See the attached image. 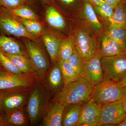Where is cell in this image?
Masks as SVG:
<instances>
[{"instance_id":"cell-1","label":"cell","mask_w":126,"mask_h":126,"mask_svg":"<svg viewBox=\"0 0 126 126\" xmlns=\"http://www.w3.org/2000/svg\"><path fill=\"white\" fill-rule=\"evenodd\" d=\"M94 86L83 77L64 84L56 97L55 102L65 107L73 104H83L92 98Z\"/></svg>"},{"instance_id":"cell-2","label":"cell","mask_w":126,"mask_h":126,"mask_svg":"<svg viewBox=\"0 0 126 126\" xmlns=\"http://www.w3.org/2000/svg\"><path fill=\"white\" fill-rule=\"evenodd\" d=\"M126 97V86L118 82L104 79L94 86L92 98L102 105Z\"/></svg>"},{"instance_id":"cell-3","label":"cell","mask_w":126,"mask_h":126,"mask_svg":"<svg viewBox=\"0 0 126 126\" xmlns=\"http://www.w3.org/2000/svg\"><path fill=\"white\" fill-rule=\"evenodd\" d=\"M74 37L75 50L83 62L99 53V48L95 39L85 29H77L75 32Z\"/></svg>"},{"instance_id":"cell-4","label":"cell","mask_w":126,"mask_h":126,"mask_svg":"<svg viewBox=\"0 0 126 126\" xmlns=\"http://www.w3.org/2000/svg\"><path fill=\"white\" fill-rule=\"evenodd\" d=\"M101 64L104 79L118 82L126 73V53L102 57Z\"/></svg>"},{"instance_id":"cell-5","label":"cell","mask_w":126,"mask_h":126,"mask_svg":"<svg viewBox=\"0 0 126 126\" xmlns=\"http://www.w3.org/2000/svg\"><path fill=\"white\" fill-rule=\"evenodd\" d=\"M126 98L103 105L97 126H117L126 117L124 109Z\"/></svg>"},{"instance_id":"cell-6","label":"cell","mask_w":126,"mask_h":126,"mask_svg":"<svg viewBox=\"0 0 126 126\" xmlns=\"http://www.w3.org/2000/svg\"><path fill=\"white\" fill-rule=\"evenodd\" d=\"M4 9L0 13V30L7 34L34 40V37L28 33L24 26L8 9Z\"/></svg>"},{"instance_id":"cell-7","label":"cell","mask_w":126,"mask_h":126,"mask_svg":"<svg viewBox=\"0 0 126 126\" xmlns=\"http://www.w3.org/2000/svg\"><path fill=\"white\" fill-rule=\"evenodd\" d=\"M45 93L40 87L35 88L30 95L27 105V111L32 125L40 119L45 110L46 98Z\"/></svg>"},{"instance_id":"cell-8","label":"cell","mask_w":126,"mask_h":126,"mask_svg":"<svg viewBox=\"0 0 126 126\" xmlns=\"http://www.w3.org/2000/svg\"><path fill=\"white\" fill-rule=\"evenodd\" d=\"M24 43L36 72L42 76L49 66L44 52L38 44L31 40H25Z\"/></svg>"},{"instance_id":"cell-9","label":"cell","mask_w":126,"mask_h":126,"mask_svg":"<svg viewBox=\"0 0 126 126\" xmlns=\"http://www.w3.org/2000/svg\"><path fill=\"white\" fill-rule=\"evenodd\" d=\"M102 56L99 52L87 61L83 62L82 77L93 86H96L104 79L101 64Z\"/></svg>"},{"instance_id":"cell-10","label":"cell","mask_w":126,"mask_h":126,"mask_svg":"<svg viewBox=\"0 0 126 126\" xmlns=\"http://www.w3.org/2000/svg\"><path fill=\"white\" fill-rule=\"evenodd\" d=\"M102 106L92 98L84 104L76 126H97Z\"/></svg>"},{"instance_id":"cell-11","label":"cell","mask_w":126,"mask_h":126,"mask_svg":"<svg viewBox=\"0 0 126 126\" xmlns=\"http://www.w3.org/2000/svg\"><path fill=\"white\" fill-rule=\"evenodd\" d=\"M12 90L1 91L0 108L6 113L21 108L25 100L24 94Z\"/></svg>"},{"instance_id":"cell-12","label":"cell","mask_w":126,"mask_h":126,"mask_svg":"<svg viewBox=\"0 0 126 126\" xmlns=\"http://www.w3.org/2000/svg\"><path fill=\"white\" fill-rule=\"evenodd\" d=\"M31 84L30 80L24 74L16 75L0 71V90L26 87Z\"/></svg>"},{"instance_id":"cell-13","label":"cell","mask_w":126,"mask_h":126,"mask_svg":"<svg viewBox=\"0 0 126 126\" xmlns=\"http://www.w3.org/2000/svg\"><path fill=\"white\" fill-rule=\"evenodd\" d=\"M65 107L58 102L50 104L44 114L42 126H62L63 115Z\"/></svg>"},{"instance_id":"cell-14","label":"cell","mask_w":126,"mask_h":126,"mask_svg":"<svg viewBox=\"0 0 126 126\" xmlns=\"http://www.w3.org/2000/svg\"><path fill=\"white\" fill-rule=\"evenodd\" d=\"M99 52L102 57H106L126 53V49L117 41L106 33L102 37Z\"/></svg>"},{"instance_id":"cell-15","label":"cell","mask_w":126,"mask_h":126,"mask_svg":"<svg viewBox=\"0 0 126 126\" xmlns=\"http://www.w3.org/2000/svg\"><path fill=\"white\" fill-rule=\"evenodd\" d=\"M110 20L109 28L126 29V0H122L114 9Z\"/></svg>"},{"instance_id":"cell-16","label":"cell","mask_w":126,"mask_h":126,"mask_svg":"<svg viewBox=\"0 0 126 126\" xmlns=\"http://www.w3.org/2000/svg\"><path fill=\"white\" fill-rule=\"evenodd\" d=\"M0 52L4 54L27 56L19 43L12 38L4 35H0Z\"/></svg>"},{"instance_id":"cell-17","label":"cell","mask_w":126,"mask_h":126,"mask_svg":"<svg viewBox=\"0 0 126 126\" xmlns=\"http://www.w3.org/2000/svg\"><path fill=\"white\" fill-rule=\"evenodd\" d=\"M83 15L88 24L95 31H101L102 24L98 20L92 4L88 0H83Z\"/></svg>"},{"instance_id":"cell-18","label":"cell","mask_w":126,"mask_h":126,"mask_svg":"<svg viewBox=\"0 0 126 126\" xmlns=\"http://www.w3.org/2000/svg\"><path fill=\"white\" fill-rule=\"evenodd\" d=\"M47 84L50 90L56 92L64 83L63 74L58 62L56 61L49 70L47 77Z\"/></svg>"},{"instance_id":"cell-19","label":"cell","mask_w":126,"mask_h":126,"mask_svg":"<svg viewBox=\"0 0 126 126\" xmlns=\"http://www.w3.org/2000/svg\"><path fill=\"white\" fill-rule=\"evenodd\" d=\"M83 104H73L66 107L67 108L64 112L62 126H76L79 120Z\"/></svg>"},{"instance_id":"cell-20","label":"cell","mask_w":126,"mask_h":126,"mask_svg":"<svg viewBox=\"0 0 126 126\" xmlns=\"http://www.w3.org/2000/svg\"><path fill=\"white\" fill-rule=\"evenodd\" d=\"M42 40L51 61L55 63L58 60V54L61 40L52 34H44Z\"/></svg>"},{"instance_id":"cell-21","label":"cell","mask_w":126,"mask_h":126,"mask_svg":"<svg viewBox=\"0 0 126 126\" xmlns=\"http://www.w3.org/2000/svg\"><path fill=\"white\" fill-rule=\"evenodd\" d=\"M4 54L24 73L32 74L36 72L31 60L27 56L7 53Z\"/></svg>"},{"instance_id":"cell-22","label":"cell","mask_w":126,"mask_h":126,"mask_svg":"<svg viewBox=\"0 0 126 126\" xmlns=\"http://www.w3.org/2000/svg\"><path fill=\"white\" fill-rule=\"evenodd\" d=\"M75 50L74 36L70 35L66 38L61 40L57 61H68Z\"/></svg>"},{"instance_id":"cell-23","label":"cell","mask_w":126,"mask_h":126,"mask_svg":"<svg viewBox=\"0 0 126 126\" xmlns=\"http://www.w3.org/2000/svg\"><path fill=\"white\" fill-rule=\"evenodd\" d=\"M45 18L48 24L53 28L61 30L65 27V20L63 16L53 6H50L47 8Z\"/></svg>"},{"instance_id":"cell-24","label":"cell","mask_w":126,"mask_h":126,"mask_svg":"<svg viewBox=\"0 0 126 126\" xmlns=\"http://www.w3.org/2000/svg\"><path fill=\"white\" fill-rule=\"evenodd\" d=\"M6 113L3 125L22 126L26 123V118L21 108Z\"/></svg>"},{"instance_id":"cell-25","label":"cell","mask_w":126,"mask_h":126,"mask_svg":"<svg viewBox=\"0 0 126 126\" xmlns=\"http://www.w3.org/2000/svg\"><path fill=\"white\" fill-rule=\"evenodd\" d=\"M57 61L61 69L64 84L75 81L81 77L74 70L68 61Z\"/></svg>"},{"instance_id":"cell-26","label":"cell","mask_w":126,"mask_h":126,"mask_svg":"<svg viewBox=\"0 0 126 126\" xmlns=\"http://www.w3.org/2000/svg\"><path fill=\"white\" fill-rule=\"evenodd\" d=\"M9 10L13 15L18 18L28 20H36L38 17L31 9L26 6H19L13 10Z\"/></svg>"},{"instance_id":"cell-27","label":"cell","mask_w":126,"mask_h":126,"mask_svg":"<svg viewBox=\"0 0 126 126\" xmlns=\"http://www.w3.org/2000/svg\"><path fill=\"white\" fill-rule=\"evenodd\" d=\"M18 20L24 26L28 33L34 37L39 35L42 33V25L36 20H28L18 18Z\"/></svg>"},{"instance_id":"cell-28","label":"cell","mask_w":126,"mask_h":126,"mask_svg":"<svg viewBox=\"0 0 126 126\" xmlns=\"http://www.w3.org/2000/svg\"><path fill=\"white\" fill-rule=\"evenodd\" d=\"M0 63L5 71L12 74L21 75L24 73L2 52H0Z\"/></svg>"},{"instance_id":"cell-29","label":"cell","mask_w":126,"mask_h":126,"mask_svg":"<svg viewBox=\"0 0 126 126\" xmlns=\"http://www.w3.org/2000/svg\"><path fill=\"white\" fill-rule=\"evenodd\" d=\"M106 33L117 41L126 49V29L109 27Z\"/></svg>"},{"instance_id":"cell-30","label":"cell","mask_w":126,"mask_h":126,"mask_svg":"<svg viewBox=\"0 0 126 126\" xmlns=\"http://www.w3.org/2000/svg\"><path fill=\"white\" fill-rule=\"evenodd\" d=\"M93 6L95 11L101 17L108 21L110 20L114 10L111 6L104 1L100 4Z\"/></svg>"},{"instance_id":"cell-31","label":"cell","mask_w":126,"mask_h":126,"mask_svg":"<svg viewBox=\"0 0 126 126\" xmlns=\"http://www.w3.org/2000/svg\"><path fill=\"white\" fill-rule=\"evenodd\" d=\"M68 61L76 72L80 76H82L83 61L75 49Z\"/></svg>"},{"instance_id":"cell-32","label":"cell","mask_w":126,"mask_h":126,"mask_svg":"<svg viewBox=\"0 0 126 126\" xmlns=\"http://www.w3.org/2000/svg\"><path fill=\"white\" fill-rule=\"evenodd\" d=\"M26 0H0L1 5L8 10L16 9L24 4Z\"/></svg>"},{"instance_id":"cell-33","label":"cell","mask_w":126,"mask_h":126,"mask_svg":"<svg viewBox=\"0 0 126 126\" xmlns=\"http://www.w3.org/2000/svg\"><path fill=\"white\" fill-rule=\"evenodd\" d=\"M104 1L111 6L113 9H115L117 5L122 0H104Z\"/></svg>"},{"instance_id":"cell-34","label":"cell","mask_w":126,"mask_h":126,"mask_svg":"<svg viewBox=\"0 0 126 126\" xmlns=\"http://www.w3.org/2000/svg\"><path fill=\"white\" fill-rule=\"evenodd\" d=\"M61 2L66 5L71 6L77 2L78 0H60Z\"/></svg>"},{"instance_id":"cell-35","label":"cell","mask_w":126,"mask_h":126,"mask_svg":"<svg viewBox=\"0 0 126 126\" xmlns=\"http://www.w3.org/2000/svg\"><path fill=\"white\" fill-rule=\"evenodd\" d=\"M89 2L92 4L93 5H97L104 2V0H88Z\"/></svg>"},{"instance_id":"cell-36","label":"cell","mask_w":126,"mask_h":126,"mask_svg":"<svg viewBox=\"0 0 126 126\" xmlns=\"http://www.w3.org/2000/svg\"><path fill=\"white\" fill-rule=\"evenodd\" d=\"M118 82L123 85H126V73Z\"/></svg>"},{"instance_id":"cell-37","label":"cell","mask_w":126,"mask_h":126,"mask_svg":"<svg viewBox=\"0 0 126 126\" xmlns=\"http://www.w3.org/2000/svg\"><path fill=\"white\" fill-rule=\"evenodd\" d=\"M117 126H126V117Z\"/></svg>"},{"instance_id":"cell-38","label":"cell","mask_w":126,"mask_h":126,"mask_svg":"<svg viewBox=\"0 0 126 126\" xmlns=\"http://www.w3.org/2000/svg\"><path fill=\"white\" fill-rule=\"evenodd\" d=\"M1 90H0V97ZM3 125V121H2L0 115V126H2Z\"/></svg>"},{"instance_id":"cell-39","label":"cell","mask_w":126,"mask_h":126,"mask_svg":"<svg viewBox=\"0 0 126 126\" xmlns=\"http://www.w3.org/2000/svg\"><path fill=\"white\" fill-rule=\"evenodd\" d=\"M124 109L125 112L126 114V97L125 99V101H124Z\"/></svg>"},{"instance_id":"cell-40","label":"cell","mask_w":126,"mask_h":126,"mask_svg":"<svg viewBox=\"0 0 126 126\" xmlns=\"http://www.w3.org/2000/svg\"><path fill=\"white\" fill-rule=\"evenodd\" d=\"M4 69L2 67V65L0 63V71H5Z\"/></svg>"},{"instance_id":"cell-41","label":"cell","mask_w":126,"mask_h":126,"mask_svg":"<svg viewBox=\"0 0 126 126\" xmlns=\"http://www.w3.org/2000/svg\"><path fill=\"white\" fill-rule=\"evenodd\" d=\"M0 6H1V5L0 4Z\"/></svg>"},{"instance_id":"cell-42","label":"cell","mask_w":126,"mask_h":126,"mask_svg":"<svg viewBox=\"0 0 126 126\" xmlns=\"http://www.w3.org/2000/svg\"><path fill=\"white\" fill-rule=\"evenodd\" d=\"M125 86H126V85H125Z\"/></svg>"}]
</instances>
